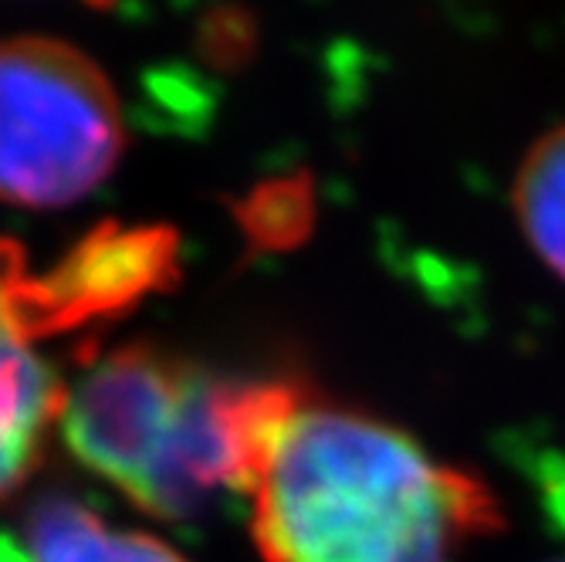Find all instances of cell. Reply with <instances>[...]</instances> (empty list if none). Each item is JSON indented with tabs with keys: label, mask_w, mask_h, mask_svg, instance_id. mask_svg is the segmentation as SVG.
<instances>
[{
	"label": "cell",
	"mask_w": 565,
	"mask_h": 562,
	"mask_svg": "<svg viewBox=\"0 0 565 562\" xmlns=\"http://www.w3.org/2000/svg\"><path fill=\"white\" fill-rule=\"evenodd\" d=\"M250 512L268 562H454L501 522L481 481L414 437L298 390L271 427Z\"/></svg>",
	"instance_id": "6da1fadb"
},
{
	"label": "cell",
	"mask_w": 565,
	"mask_h": 562,
	"mask_svg": "<svg viewBox=\"0 0 565 562\" xmlns=\"http://www.w3.org/2000/svg\"><path fill=\"white\" fill-rule=\"evenodd\" d=\"M515 214L539 258L565 278V126L532 146L515 180Z\"/></svg>",
	"instance_id": "8992f818"
},
{
	"label": "cell",
	"mask_w": 565,
	"mask_h": 562,
	"mask_svg": "<svg viewBox=\"0 0 565 562\" xmlns=\"http://www.w3.org/2000/svg\"><path fill=\"white\" fill-rule=\"evenodd\" d=\"M126 142L102 68L55 38L0 41V200L68 208L106 180Z\"/></svg>",
	"instance_id": "3957f363"
},
{
	"label": "cell",
	"mask_w": 565,
	"mask_h": 562,
	"mask_svg": "<svg viewBox=\"0 0 565 562\" xmlns=\"http://www.w3.org/2000/svg\"><path fill=\"white\" fill-rule=\"evenodd\" d=\"M295 390L237 383L146 349L102 356L65 386L58 434L85 468L160 519L250 498Z\"/></svg>",
	"instance_id": "7a4b0ae2"
},
{
	"label": "cell",
	"mask_w": 565,
	"mask_h": 562,
	"mask_svg": "<svg viewBox=\"0 0 565 562\" xmlns=\"http://www.w3.org/2000/svg\"><path fill=\"white\" fill-rule=\"evenodd\" d=\"M92 251L85 244L41 282L21 268L14 247H0V498L31 475L62 417L65 383L41 342L58 326L122 305Z\"/></svg>",
	"instance_id": "277c9868"
},
{
	"label": "cell",
	"mask_w": 565,
	"mask_h": 562,
	"mask_svg": "<svg viewBox=\"0 0 565 562\" xmlns=\"http://www.w3.org/2000/svg\"><path fill=\"white\" fill-rule=\"evenodd\" d=\"M21 562H186L167 542L116 529L65 495H44L28 508Z\"/></svg>",
	"instance_id": "5b68a950"
}]
</instances>
